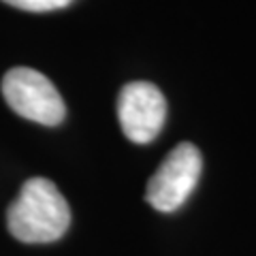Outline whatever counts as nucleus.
<instances>
[{
	"instance_id": "1",
	"label": "nucleus",
	"mask_w": 256,
	"mask_h": 256,
	"mask_svg": "<svg viewBox=\"0 0 256 256\" xmlns=\"http://www.w3.org/2000/svg\"><path fill=\"white\" fill-rule=\"evenodd\" d=\"M70 210L56 184L32 178L22 186L6 212L11 235L24 244H52L68 230Z\"/></svg>"
},
{
	"instance_id": "2",
	"label": "nucleus",
	"mask_w": 256,
	"mask_h": 256,
	"mask_svg": "<svg viewBox=\"0 0 256 256\" xmlns=\"http://www.w3.org/2000/svg\"><path fill=\"white\" fill-rule=\"evenodd\" d=\"M2 96L18 116L43 126H58L66 116L60 92L34 68H11L2 79Z\"/></svg>"
},
{
	"instance_id": "3",
	"label": "nucleus",
	"mask_w": 256,
	"mask_h": 256,
	"mask_svg": "<svg viewBox=\"0 0 256 256\" xmlns=\"http://www.w3.org/2000/svg\"><path fill=\"white\" fill-rule=\"evenodd\" d=\"M203 169L201 152L192 143H180L169 152L146 188V198L154 210L171 214L188 201Z\"/></svg>"
},
{
	"instance_id": "4",
	"label": "nucleus",
	"mask_w": 256,
	"mask_h": 256,
	"mask_svg": "<svg viewBox=\"0 0 256 256\" xmlns=\"http://www.w3.org/2000/svg\"><path fill=\"white\" fill-rule=\"evenodd\" d=\"M118 118L122 132L132 143H150L162 130L166 100L162 92L150 82H130L118 98Z\"/></svg>"
},
{
	"instance_id": "5",
	"label": "nucleus",
	"mask_w": 256,
	"mask_h": 256,
	"mask_svg": "<svg viewBox=\"0 0 256 256\" xmlns=\"http://www.w3.org/2000/svg\"><path fill=\"white\" fill-rule=\"evenodd\" d=\"M2 2L15 6L22 11H30V13H47V11H58L68 6L73 0H2Z\"/></svg>"
}]
</instances>
